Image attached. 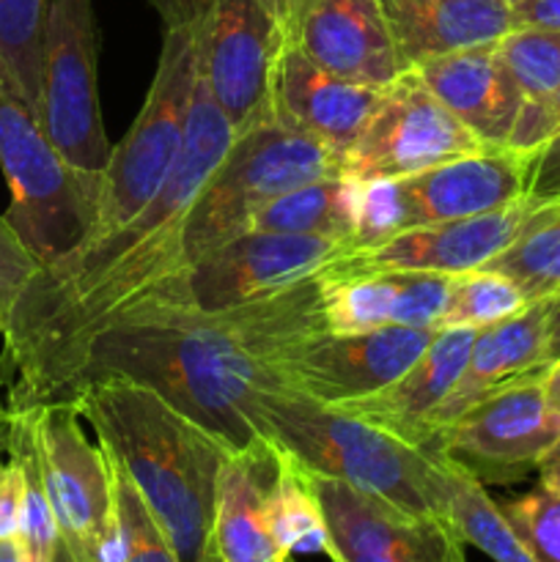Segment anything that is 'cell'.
I'll use <instances>...</instances> for the list:
<instances>
[{
	"label": "cell",
	"instance_id": "1",
	"mask_svg": "<svg viewBox=\"0 0 560 562\" xmlns=\"http://www.w3.org/2000/svg\"><path fill=\"white\" fill-rule=\"evenodd\" d=\"M231 143L234 126L198 69L184 143L159 195L124 228L38 267L5 316L0 382H9V409L69 398L88 340L179 272L187 212Z\"/></svg>",
	"mask_w": 560,
	"mask_h": 562
},
{
	"label": "cell",
	"instance_id": "2",
	"mask_svg": "<svg viewBox=\"0 0 560 562\" xmlns=\"http://www.w3.org/2000/svg\"><path fill=\"white\" fill-rule=\"evenodd\" d=\"M324 291L327 274L318 272L228 311L143 302L88 340L69 398L80 384L119 376L154 390L231 453L272 445L261 398L289 393V349L327 329Z\"/></svg>",
	"mask_w": 560,
	"mask_h": 562
},
{
	"label": "cell",
	"instance_id": "3",
	"mask_svg": "<svg viewBox=\"0 0 560 562\" xmlns=\"http://www.w3.org/2000/svg\"><path fill=\"white\" fill-rule=\"evenodd\" d=\"M69 401L99 448L126 472L179 562H220L214 510L231 450L154 390L126 379H93Z\"/></svg>",
	"mask_w": 560,
	"mask_h": 562
},
{
	"label": "cell",
	"instance_id": "4",
	"mask_svg": "<svg viewBox=\"0 0 560 562\" xmlns=\"http://www.w3.org/2000/svg\"><path fill=\"white\" fill-rule=\"evenodd\" d=\"M261 417L275 448L311 475L340 481L410 516L448 519L445 459L338 406L296 393H267Z\"/></svg>",
	"mask_w": 560,
	"mask_h": 562
},
{
	"label": "cell",
	"instance_id": "5",
	"mask_svg": "<svg viewBox=\"0 0 560 562\" xmlns=\"http://www.w3.org/2000/svg\"><path fill=\"white\" fill-rule=\"evenodd\" d=\"M148 3L163 20L157 71L141 113L132 121L124 140L113 146L108 165L102 168L99 220L88 245L124 228L159 195L184 143L187 115L201 69L195 9L192 0H148Z\"/></svg>",
	"mask_w": 560,
	"mask_h": 562
},
{
	"label": "cell",
	"instance_id": "6",
	"mask_svg": "<svg viewBox=\"0 0 560 562\" xmlns=\"http://www.w3.org/2000/svg\"><path fill=\"white\" fill-rule=\"evenodd\" d=\"M0 168L11 203L5 223L38 267L82 250L99 220L102 170L60 157L36 115L0 86Z\"/></svg>",
	"mask_w": 560,
	"mask_h": 562
},
{
	"label": "cell",
	"instance_id": "7",
	"mask_svg": "<svg viewBox=\"0 0 560 562\" xmlns=\"http://www.w3.org/2000/svg\"><path fill=\"white\" fill-rule=\"evenodd\" d=\"M327 176H344V159L313 137L283 130L275 121L234 135L228 154L187 212L181 267L247 234L256 212L269 201Z\"/></svg>",
	"mask_w": 560,
	"mask_h": 562
},
{
	"label": "cell",
	"instance_id": "8",
	"mask_svg": "<svg viewBox=\"0 0 560 562\" xmlns=\"http://www.w3.org/2000/svg\"><path fill=\"white\" fill-rule=\"evenodd\" d=\"M533 154L514 146H486L404 179L368 181L362 184L357 247L417 225L478 217L522 201Z\"/></svg>",
	"mask_w": 560,
	"mask_h": 562
},
{
	"label": "cell",
	"instance_id": "9",
	"mask_svg": "<svg viewBox=\"0 0 560 562\" xmlns=\"http://www.w3.org/2000/svg\"><path fill=\"white\" fill-rule=\"evenodd\" d=\"M351 250L355 245L344 239L247 231L181 267L143 302L228 311L302 283L338 263Z\"/></svg>",
	"mask_w": 560,
	"mask_h": 562
},
{
	"label": "cell",
	"instance_id": "10",
	"mask_svg": "<svg viewBox=\"0 0 560 562\" xmlns=\"http://www.w3.org/2000/svg\"><path fill=\"white\" fill-rule=\"evenodd\" d=\"M14 415L25 420L31 434L58 538L75 552L104 562L115 543L113 475L102 448L82 434L77 406L53 401Z\"/></svg>",
	"mask_w": 560,
	"mask_h": 562
},
{
	"label": "cell",
	"instance_id": "11",
	"mask_svg": "<svg viewBox=\"0 0 560 562\" xmlns=\"http://www.w3.org/2000/svg\"><path fill=\"white\" fill-rule=\"evenodd\" d=\"M560 442V415L544 395V368L483 395L434 437L432 450L483 486L516 483Z\"/></svg>",
	"mask_w": 560,
	"mask_h": 562
},
{
	"label": "cell",
	"instance_id": "12",
	"mask_svg": "<svg viewBox=\"0 0 560 562\" xmlns=\"http://www.w3.org/2000/svg\"><path fill=\"white\" fill-rule=\"evenodd\" d=\"M192 9L203 80L234 135L272 121L269 71L285 42L278 0H192Z\"/></svg>",
	"mask_w": 560,
	"mask_h": 562
},
{
	"label": "cell",
	"instance_id": "13",
	"mask_svg": "<svg viewBox=\"0 0 560 562\" xmlns=\"http://www.w3.org/2000/svg\"><path fill=\"white\" fill-rule=\"evenodd\" d=\"M483 146L417 77L406 69L382 93L360 140L344 157V176L368 184L421 173Z\"/></svg>",
	"mask_w": 560,
	"mask_h": 562
},
{
	"label": "cell",
	"instance_id": "14",
	"mask_svg": "<svg viewBox=\"0 0 560 562\" xmlns=\"http://www.w3.org/2000/svg\"><path fill=\"white\" fill-rule=\"evenodd\" d=\"M439 329L379 327L340 335L322 329L291 346L283 360L289 393L338 406L379 393L428 349Z\"/></svg>",
	"mask_w": 560,
	"mask_h": 562
},
{
	"label": "cell",
	"instance_id": "15",
	"mask_svg": "<svg viewBox=\"0 0 560 562\" xmlns=\"http://www.w3.org/2000/svg\"><path fill=\"white\" fill-rule=\"evenodd\" d=\"M333 562H467L448 519L410 516L340 481L313 475Z\"/></svg>",
	"mask_w": 560,
	"mask_h": 562
},
{
	"label": "cell",
	"instance_id": "16",
	"mask_svg": "<svg viewBox=\"0 0 560 562\" xmlns=\"http://www.w3.org/2000/svg\"><path fill=\"white\" fill-rule=\"evenodd\" d=\"M538 209L541 206L525 195L511 206L478 217L417 225L357 247L333 267L338 272H472L508 250L525 234Z\"/></svg>",
	"mask_w": 560,
	"mask_h": 562
},
{
	"label": "cell",
	"instance_id": "17",
	"mask_svg": "<svg viewBox=\"0 0 560 562\" xmlns=\"http://www.w3.org/2000/svg\"><path fill=\"white\" fill-rule=\"evenodd\" d=\"M384 88L360 86L313 64L285 38L269 71V113L283 130L313 137L340 159L360 140Z\"/></svg>",
	"mask_w": 560,
	"mask_h": 562
},
{
	"label": "cell",
	"instance_id": "18",
	"mask_svg": "<svg viewBox=\"0 0 560 562\" xmlns=\"http://www.w3.org/2000/svg\"><path fill=\"white\" fill-rule=\"evenodd\" d=\"M285 38L313 64L360 86L388 88L406 71L379 0H313Z\"/></svg>",
	"mask_w": 560,
	"mask_h": 562
},
{
	"label": "cell",
	"instance_id": "19",
	"mask_svg": "<svg viewBox=\"0 0 560 562\" xmlns=\"http://www.w3.org/2000/svg\"><path fill=\"white\" fill-rule=\"evenodd\" d=\"M475 335L478 329L470 327L439 329L415 366L395 382L366 398L338 404V409L432 450V417L464 371Z\"/></svg>",
	"mask_w": 560,
	"mask_h": 562
},
{
	"label": "cell",
	"instance_id": "20",
	"mask_svg": "<svg viewBox=\"0 0 560 562\" xmlns=\"http://www.w3.org/2000/svg\"><path fill=\"white\" fill-rule=\"evenodd\" d=\"M415 71L483 146H508L525 93L500 58L497 42L426 60Z\"/></svg>",
	"mask_w": 560,
	"mask_h": 562
},
{
	"label": "cell",
	"instance_id": "21",
	"mask_svg": "<svg viewBox=\"0 0 560 562\" xmlns=\"http://www.w3.org/2000/svg\"><path fill=\"white\" fill-rule=\"evenodd\" d=\"M404 69L459 49L494 44L514 31V9L500 0H379Z\"/></svg>",
	"mask_w": 560,
	"mask_h": 562
},
{
	"label": "cell",
	"instance_id": "22",
	"mask_svg": "<svg viewBox=\"0 0 560 562\" xmlns=\"http://www.w3.org/2000/svg\"><path fill=\"white\" fill-rule=\"evenodd\" d=\"M547 300L527 302L519 313L492 327L478 329L472 340L470 357L464 371L456 379L453 390L443 401L432 417V445L434 437L448 426L450 420L470 409L472 404L489 395L492 390L503 387L511 379L547 368Z\"/></svg>",
	"mask_w": 560,
	"mask_h": 562
},
{
	"label": "cell",
	"instance_id": "23",
	"mask_svg": "<svg viewBox=\"0 0 560 562\" xmlns=\"http://www.w3.org/2000/svg\"><path fill=\"white\" fill-rule=\"evenodd\" d=\"M278 464L275 445L228 453L220 472L214 552L220 562H283L269 521V488Z\"/></svg>",
	"mask_w": 560,
	"mask_h": 562
},
{
	"label": "cell",
	"instance_id": "24",
	"mask_svg": "<svg viewBox=\"0 0 560 562\" xmlns=\"http://www.w3.org/2000/svg\"><path fill=\"white\" fill-rule=\"evenodd\" d=\"M362 184L349 176H327L311 184L289 190L258 209L250 231L267 234L324 236V239L351 241L357 250L360 239Z\"/></svg>",
	"mask_w": 560,
	"mask_h": 562
},
{
	"label": "cell",
	"instance_id": "25",
	"mask_svg": "<svg viewBox=\"0 0 560 562\" xmlns=\"http://www.w3.org/2000/svg\"><path fill=\"white\" fill-rule=\"evenodd\" d=\"M445 459V456H443ZM448 483V521L464 547H475L494 562H536L519 532L505 519L503 508L489 497L486 486L445 459Z\"/></svg>",
	"mask_w": 560,
	"mask_h": 562
},
{
	"label": "cell",
	"instance_id": "26",
	"mask_svg": "<svg viewBox=\"0 0 560 562\" xmlns=\"http://www.w3.org/2000/svg\"><path fill=\"white\" fill-rule=\"evenodd\" d=\"M272 488H269V521L278 547L289 558L296 552L329 554V532L324 525L313 475L289 453L275 448Z\"/></svg>",
	"mask_w": 560,
	"mask_h": 562
},
{
	"label": "cell",
	"instance_id": "27",
	"mask_svg": "<svg viewBox=\"0 0 560 562\" xmlns=\"http://www.w3.org/2000/svg\"><path fill=\"white\" fill-rule=\"evenodd\" d=\"M47 0H0V86L42 113V33Z\"/></svg>",
	"mask_w": 560,
	"mask_h": 562
},
{
	"label": "cell",
	"instance_id": "28",
	"mask_svg": "<svg viewBox=\"0 0 560 562\" xmlns=\"http://www.w3.org/2000/svg\"><path fill=\"white\" fill-rule=\"evenodd\" d=\"M481 269L508 274L525 291L527 302L560 291V201L544 203L525 234Z\"/></svg>",
	"mask_w": 560,
	"mask_h": 562
},
{
	"label": "cell",
	"instance_id": "29",
	"mask_svg": "<svg viewBox=\"0 0 560 562\" xmlns=\"http://www.w3.org/2000/svg\"><path fill=\"white\" fill-rule=\"evenodd\" d=\"M527 305V296L508 274L492 269H472L453 274L448 307L439 329H483L505 322Z\"/></svg>",
	"mask_w": 560,
	"mask_h": 562
},
{
	"label": "cell",
	"instance_id": "30",
	"mask_svg": "<svg viewBox=\"0 0 560 562\" xmlns=\"http://www.w3.org/2000/svg\"><path fill=\"white\" fill-rule=\"evenodd\" d=\"M104 459L113 475L115 499V549L108 562H179L126 472L108 453Z\"/></svg>",
	"mask_w": 560,
	"mask_h": 562
},
{
	"label": "cell",
	"instance_id": "31",
	"mask_svg": "<svg viewBox=\"0 0 560 562\" xmlns=\"http://www.w3.org/2000/svg\"><path fill=\"white\" fill-rule=\"evenodd\" d=\"M497 53L525 99H541L560 88V31L514 27L497 42Z\"/></svg>",
	"mask_w": 560,
	"mask_h": 562
},
{
	"label": "cell",
	"instance_id": "32",
	"mask_svg": "<svg viewBox=\"0 0 560 562\" xmlns=\"http://www.w3.org/2000/svg\"><path fill=\"white\" fill-rule=\"evenodd\" d=\"M500 508L536 562H560V492L538 483Z\"/></svg>",
	"mask_w": 560,
	"mask_h": 562
},
{
	"label": "cell",
	"instance_id": "33",
	"mask_svg": "<svg viewBox=\"0 0 560 562\" xmlns=\"http://www.w3.org/2000/svg\"><path fill=\"white\" fill-rule=\"evenodd\" d=\"M393 327L439 329L448 307L453 274L443 272H399Z\"/></svg>",
	"mask_w": 560,
	"mask_h": 562
},
{
	"label": "cell",
	"instance_id": "34",
	"mask_svg": "<svg viewBox=\"0 0 560 562\" xmlns=\"http://www.w3.org/2000/svg\"><path fill=\"white\" fill-rule=\"evenodd\" d=\"M36 269L38 263L33 261L31 252L22 247L11 225L0 214V316H3V324L9 311L14 307L16 296L25 289L27 280L36 274Z\"/></svg>",
	"mask_w": 560,
	"mask_h": 562
},
{
	"label": "cell",
	"instance_id": "35",
	"mask_svg": "<svg viewBox=\"0 0 560 562\" xmlns=\"http://www.w3.org/2000/svg\"><path fill=\"white\" fill-rule=\"evenodd\" d=\"M560 132V88L541 99H525L516 130L511 135L508 146L522 148V151H538L549 137Z\"/></svg>",
	"mask_w": 560,
	"mask_h": 562
},
{
	"label": "cell",
	"instance_id": "36",
	"mask_svg": "<svg viewBox=\"0 0 560 562\" xmlns=\"http://www.w3.org/2000/svg\"><path fill=\"white\" fill-rule=\"evenodd\" d=\"M527 198L538 206L560 201V132L533 154Z\"/></svg>",
	"mask_w": 560,
	"mask_h": 562
},
{
	"label": "cell",
	"instance_id": "37",
	"mask_svg": "<svg viewBox=\"0 0 560 562\" xmlns=\"http://www.w3.org/2000/svg\"><path fill=\"white\" fill-rule=\"evenodd\" d=\"M22 505H25V472L16 459L0 464V541L20 538Z\"/></svg>",
	"mask_w": 560,
	"mask_h": 562
},
{
	"label": "cell",
	"instance_id": "38",
	"mask_svg": "<svg viewBox=\"0 0 560 562\" xmlns=\"http://www.w3.org/2000/svg\"><path fill=\"white\" fill-rule=\"evenodd\" d=\"M514 25L560 31V0H522L514 5Z\"/></svg>",
	"mask_w": 560,
	"mask_h": 562
},
{
	"label": "cell",
	"instance_id": "39",
	"mask_svg": "<svg viewBox=\"0 0 560 562\" xmlns=\"http://www.w3.org/2000/svg\"><path fill=\"white\" fill-rule=\"evenodd\" d=\"M560 360V291L549 296V318H547V366Z\"/></svg>",
	"mask_w": 560,
	"mask_h": 562
},
{
	"label": "cell",
	"instance_id": "40",
	"mask_svg": "<svg viewBox=\"0 0 560 562\" xmlns=\"http://www.w3.org/2000/svg\"><path fill=\"white\" fill-rule=\"evenodd\" d=\"M538 483L560 492V442L555 445V448L547 453V459L538 464Z\"/></svg>",
	"mask_w": 560,
	"mask_h": 562
},
{
	"label": "cell",
	"instance_id": "41",
	"mask_svg": "<svg viewBox=\"0 0 560 562\" xmlns=\"http://www.w3.org/2000/svg\"><path fill=\"white\" fill-rule=\"evenodd\" d=\"M544 395H547L549 406L560 415V360L544 368Z\"/></svg>",
	"mask_w": 560,
	"mask_h": 562
},
{
	"label": "cell",
	"instance_id": "42",
	"mask_svg": "<svg viewBox=\"0 0 560 562\" xmlns=\"http://www.w3.org/2000/svg\"><path fill=\"white\" fill-rule=\"evenodd\" d=\"M311 3H313V0H278L280 20H283V33H285V36H289L291 27L296 25V20H300V16H302V11H305Z\"/></svg>",
	"mask_w": 560,
	"mask_h": 562
},
{
	"label": "cell",
	"instance_id": "43",
	"mask_svg": "<svg viewBox=\"0 0 560 562\" xmlns=\"http://www.w3.org/2000/svg\"><path fill=\"white\" fill-rule=\"evenodd\" d=\"M0 562H27L20 538H5V541H0Z\"/></svg>",
	"mask_w": 560,
	"mask_h": 562
},
{
	"label": "cell",
	"instance_id": "44",
	"mask_svg": "<svg viewBox=\"0 0 560 562\" xmlns=\"http://www.w3.org/2000/svg\"><path fill=\"white\" fill-rule=\"evenodd\" d=\"M3 456H9V406L0 401V464H3Z\"/></svg>",
	"mask_w": 560,
	"mask_h": 562
},
{
	"label": "cell",
	"instance_id": "45",
	"mask_svg": "<svg viewBox=\"0 0 560 562\" xmlns=\"http://www.w3.org/2000/svg\"><path fill=\"white\" fill-rule=\"evenodd\" d=\"M53 562H99V560L86 558V554L75 552V549L66 547V543L60 541V538H58V549H55V558H53Z\"/></svg>",
	"mask_w": 560,
	"mask_h": 562
},
{
	"label": "cell",
	"instance_id": "46",
	"mask_svg": "<svg viewBox=\"0 0 560 562\" xmlns=\"http://www.w3.org/2000/svg\"><path fill=\"white\" fill-rule=\"evenodd\" d=\"M500 3H505V5H511V9H514V5H519L522 0H500Z\"/></svg>",
	"mask_w": 560,
	"mask_h": 562
},
{
	"label": "cell",
	"instance_id": "47",
	"mask_svg": "<svg viewBox=\"0 0 560 562\" xmlns=\"http://www.w3.org/2000/svg\"><path fill=\"white\" fill-rule=\"evenodd\" d=\"M0 335H3V316H0Z\"/></svg>",
	"mask_w": 560,
	"mask_h": 562
},
{
	"label": "cell",
	"instance_id": "48",
	"mask_svg": "<svg viewBox=\"0 0 560 562\" xmlns=\"http://www.w3.org/2000/svg\"><path fill=\"white\" fill-rule=\"evenodd\" d=\"M283 562H296V560H294V558H285Z\"/></svg>",
	"mask_w": 560,
	"mask_h": 562
}]
</instances>
